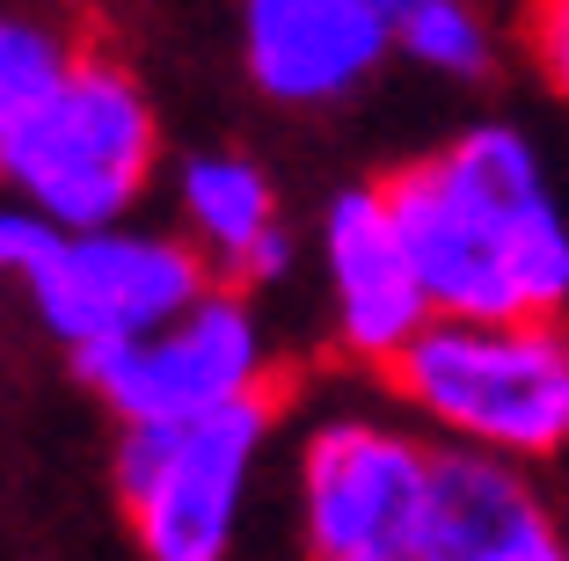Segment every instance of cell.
I'll return each instance as SVG.
<instances>
[{
    "mask_svg": "<svg viewBox=\"0 0 569 561\" xmlns=\"http://www.w3.org/2000/svg\"><path fill=\"white\" fill-rule=\"evenodd\" d=\"M380 190L431 321H569V204L519 117H475Z\"/></svg>",
    "mask_w": 569,
    "mask_h": 561,
    "instance_id": "6da1fadb",
    "label": "cell"
},
{
    "mask_svg": "<svg viewBox=\"0 0 569 561\" xmlns=\"http://www.w3.org/2000/svg\"><path fill=\"white\" fill-rule=\"evenodd\" d=\"M380 394L438 452L540 467L569 452V321H431Z\"/></svg>",
    "mask_w": 569,
    "mask_h": 561,
    "instance_id": "7a4b0ae2",
    "label": "cell"
},
{
    "mask_svg": "<svg viewBox=\"0 0 569 561\" xmlns=\"http://www.w3.org/2000/svg\"><path fill=\"white\" fill-rule=\"evenodd\" d=\"M161 176V117L132 67L81 51L0 139V198L44 233H96L139 219Z\"/></svg>",
    "mask_w": 569,
    "mask_h": 561,
    "instance_id": "3957f363",
    "label": "cell"
},
{
    "mask_svg": "<svg viewBox=\"0 0 569 561\" xmlns=\"http://www.w3.org/2000/svg\"><path fill=\"white\" fill-rule=\"evenodd\" d=\"M270 401H241L227 415H204L190 430H118L110 445V489L124 503L139 554L147 561H234L241 518H249L256 474L278 438Z\"/></svg>",
    "mask_w": 569,
    "mask_h": 561,
    "instance_id": "277c9868",
    "label": "cell"
},
{
    "mask_svg": "<svg viewBox=\"0 0 569 561\" xmlns=\"http://www.w3.org/2000/svg\"><path fill=\"white\" fill-rule=\"evenodd\" d=\"M73 380L102 401V415L118 430H190L241 401L284 394L263 299L227 292V284H212L183 321H168L139 343L73 358Z\"/></svg>",
    "mask_w": 569,
    "mask_h": 561,
    "instance_id": "5b68a950",
    "label": "cell"
},
{
    "mask_svg": "<svg viewBox=\"0 0 569 561\" xmlns=\"http://www.w3.org/2000/svg\"><path fill=\"white\" fill-rule=\"evenodd\" d=\"M16 284L30 299V321L67 358H102V350H124L183 321L219 278L176 227L124 219L96 233H44V248Z\"/></svg>",
    "mask_w": 569,
    "mask_h": 561,
    "instance_id": "8992f818",
    "label": "cell"
},
{
    "mask_svg": "<svg viewBox=\"0 0 569 561\" xmlns=\"http://www.w3.org/2000/svg\"><path fill=\"white\" fill-rule=\"evenodd\" d=\"M438 445L387 409H329L292 452V518L307 561H417Z\"/></svg>",
    "mask_w": 569,
    "mask_h": 561,
    "instance_id": "52a82bcc",
    "label": "cell"
},
{
    "mask_svg": "<svg viewBox=\"0 0 569 561\" xmlns=\"http://www.w3.org/2000/svg\"><path fill=\"white\" fill-rule=\"evenodd\" d=\"M315 278H321V329L329 350L358 372H387L423 329H431V299H423L409 248L395 233L380 176L336 182L315 219Z\"/></svg>",
    "mask_w": 569,
    "mask_h": 561,
    "instance_id": "ba28073f",
    "label": "cell"
},
{
    "mask_svg": "<svg viewBox=\"0 0 569 561\" xmlns=\"http://www.w3.org/2000/svg\"><path fill=\"white\" fill-rule=\"evenodd\" d=\"M387 59L380 0H241V73L278 110H336Z\"/></svg>",
    "mask_w": 569,
    "mask_h": 561,
    "instance_id": "9c48e42d",
    "label": "cell"
},
{
    "mask_svg": "<svg viewBox=\"0 0 569 561\" xmlns=\"http://www.w3.org/2000/svg\"><path fill=\"white\" fill-rule=\"evenodd\" d=\"M176 233L227 292H278L300 270V227L284 219L270 168L241 147H198L176 161Z\"/></svg>",
    "mask_w": 569,
    "mask_h": 561,
    "instance_id": "30bf717a",
    "label": "cell"
},
{
    "mask_svg": "<svg viewBox=\"0 0 569 561\" xmlns=\"http://www.w3.org/2000/svg\"><path fill=\"white\" fill-rule=\"evenodd\" d=\"M569 540L526 467L482 452H438L423 489L417 561H562Z\"/></svg>",
    "mask_w": 569,
    "mask_h": 561,
    "instance_id": "8fae6325",
    "label": "cell"
},
{
    "mask_svg": "<svg viewBox=\"0 0 569 561\" xmlns=\"http://www.w3.org/2000/svg\"><path fill=\"white\" fill-rule=\"evenodd\" d=\"M395 59L452 88H482L503 59V37L482 0H409L395 16Z\"/></svg>",
    "mask_w": 569,
    "mask_h": 561,
    "instance_id": "7c38bea8",
    "label": "cell"
},
{
    "mask_svg": "<svg viewBox=\"0 0 569 561\" xmlns=\"http://www.w3.org/2000/svg\"><path fill=\"white\" fill-rule=\"evenodd\" d=\"M73 59H81V44H73L59 22L0 8V139H8V124H16L37 96H51V88L67 81Z\"/></svg>",
    "mask_w": 569,
    "mask_h": 561,
    "instance_id": "4fadbf2b",
    "label": "cell"
},
{
    "mask_svg": "<svg viewBox=\"0 0 569 561\" xmlns=\"http://www.w3.org/2000/svg\"><path fill=\"white\" fill-rule=\"evenodd\" d=\"M526 51H533L540 81L555 88V102L569 110V0H533V16H526Z\"/></svg>",
    "mask_w": 569,
    "mask_h": 561,
    "instance_id": "5bb4252c",
    "label": "cell"
},
{
    "mask_svg": "<svg viewBox=\"0 0 569 561\" xmlns=\"http://www.w3.org/2000/svg\"><path fill=\"white\" fill-rule=\"evenodd\" d=\"M37 248H44V227H37V219H22L16 204L0 198V278H22Z\"/></svg>",
    "mask_w": 569,
    "mask_h": 561,
    "instance_id": "9a60e30c",
    "label": "cell"
},
{
    "mask_svg": "<svg viewBox=\"0 0 569 561\" xmlns=\"http://www.w3.org/2000/svg\"><path fill=\"white\" fill-rule=\"evenodd\" d=\"M562 561H569V554H562Z\"/></svg>",
    "mask_w": 569,
    "mask_h": 561,
    "instance_id": "2e32d148",
    "label": "cell"
}]
</instances>
